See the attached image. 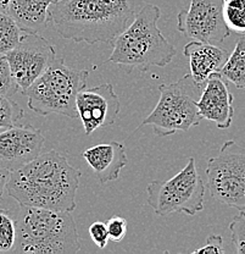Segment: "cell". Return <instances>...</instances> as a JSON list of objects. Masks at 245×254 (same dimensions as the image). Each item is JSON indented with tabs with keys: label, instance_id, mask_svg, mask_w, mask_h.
<instances>
[{
	"label": "cell",
	"instance_id": "1",
	"mask_svg": "<svg viewBox=\"0 0 245 254\" xmlns=\"http://www.w3.org/2000/svg\"><path fill=\"white\" fill-rule=\"evenodd\" d=\"M82 174L64 153L49 150L10 174L6 192L18 205L73 211Z\"/></svg>",
	"mask_w": 245,
	"mask_h": 254
},
{
	"label": "cell",
	"instance_id": "2",
	"mask_svg": "<svg viewBox=\"0 0 245 254\" xmlns=\"http://www.w3.org/2000/svg\"><path fill=\"white\" fill-rule=\"evenodd\" d=\"M136 0H57L49 20L57 33L76 43L112 44L136 15Z\"/></svg>",
	"mask_w": 245,
	"mask_h": 254
},
{
	"label": "cell",
	"instance_id": "3",
	"mask_svg": "<svg viewBox=\"0 0 245 254\" xmlns=\"http://www.w3.org/2000/svg\"><path fill=\"white\" fill-rule=\"evenodd\" d=\"M161 11L154 4H146L122 33L112 42L109 63L146 71L151 66L163 67L176 57V48L157 26Z\"/></svg>",
	"mask_w": 245,
	"mask_h": 254
},
{
	"label": "cell",
	"instance_id": "4",
	"mask_svg": "<svg viewBox=\"0 0 245 254\" xmlns=\"http://www.w3.org/2000/svg\"><path fill=\"white\" fill-rule=\"evenodd\" d=\"M17 241L14 253L73 254L81 240L70 211L20 205L15 211Z\"/></svg>",
	"mask_w": 245,
	"mask_h": 254
},
{
	"label": "cell",
	"instance_id": "5",
	"mask_svg": "<svg viewBox=\"0 0 245 254\" xmlns=\"http://www.w3.org/2000/svg\"><path fill=\"white\" fill-rule=\"evenodd\" d=\"M88 70L67 66L64 59H56L28 88L22 91L31 110L41 116L59 114L70 119L78 118L76 98L86 88Z\"/></svg>",
	"mask_w": 245,
	"mask_h": 254
},
{
	"label": "cell",
	"instance_id": "6",
	"mask_svg": "<svg viewBox=\"0 0 245 254\" xmlns=\"http://www.w3.org/2000/svg\"><path fill=\"white\" fill-rule=\"evenodd\" d=\"M191 73L175 83L161 84V95L154 110L147 116L139 127L151 126L156 136L166 137L178 131H188L202 120L196 108V95L201 93Z\"/></svg>",
	"mask_w": 245,
	"mask_h": 254
},
{
	"label": "cell",
	"instance_id": "7",
	"mask_svg": "<svg viewBox=\"0 0 245 254\" xmlns=\"http://www.w3.org/2000/svg\"><path fill=\"white\" fill-rule=\"evenodd\" d=\"M147 192V203L157 216L173 213L193 216L204 209L205 185L194 158H189L186 166L172 179L150 182Z\"/></svg>",
	"mask_w": 245,
	"mask_h": 254
},
{
	"label": "cell",
	"instance_id": "8",
	"mask_svg": "<svg viewBox=\"0 0 245 254\" xmlns=\"http://www.w3.org/2000/svg\"><path fill=\"white\" fill-rule=\"evenodd\" d=\"M207 186L217 202L245 210V148L238 143H223L220 153L207 160Z\"/></svg>",
	"mask_w": 245,
	"mask_h": 254
},
{
	"label": "cell",
	"instance_id": "9",
	"mask_svg": "<svg viewBox=\"0 0 245 254\" xmlns=\"http://www.w3.org/2000/svg\"><path fill=\"white\" fill-rule=\"evenodd\" d=\"M55 47L39 33L22 32L20 42L6 55L10 72L18 89L25 91L55 60Z\"/></svg>",
	"mask_w": 245,
	"mask_h": 254
},
{
	"label": "cell",
	"instance_id": "10",
	"mask_svg": "<svg viewBox=\"0 0 245 254\" xmlns=\"http://www.w3.org/2000/svg\"><path fill=\"white\" fill-rule=\"evenodd\" d=\"M223 0H192L177 16L181 33L193 41L221 46L231 34L222 14Z\"/></svg>",
	"mask_w": 245,
	"mask_h": 254
},
{
	"label": "cell",
	"instance_id": "11",
	"mask_svg": "<svg viewBox=\"0 0 245 254\" xmlns=\"http://www.w3.org/2000/svg\"><path fill=\"white\" fill-rule=\"evenodd\" d=\"M78 118L86 136L94 131L114 125L121 110V102L111 83H101L89 89H82L76 98Z\"/></svg>",
	"mask_w": 245,
	"mask_h": 254
},
{
	"label": "cell",
	"instance_id": "12",
	"mask_svg": "<svg viewBox=\"0 0 245 254\" xmlns=\"http://www.w3.org/2000/svg\"><path fill=\"white\" fill-rule=\"evenodd\" d=\"M46 137L31 125L11 126L0 132V166L10 173L42 154Z\"/></svg>",
	"mask_w": 245,
	"mask_h": 254
},
{
	"label": "cell",
	"instance_id": "13",
	"mask_svg": "<svg viewBox=\"0 0 245 254\" xmlns=\"http://www.w3.org/2000/svg\"><path fill=\"white\" fill-rule=\"evenodd\" d=\"M196 108L200 118L212 121L218 128L231 127L234 116L233 94L220 72H213L207 78L196 100Z\"/></svg>",
	"mask_w": 245,
	"mask_h": 254
},
{
	"label": "cell",
	"instance_id": "14",
	"mask_svg": "<svg viewBox=\"0 0 245 254\" xmlns=\"http://www.w3.org/2000/svg\"><path fill=\"white\" fill-rule=\"evenodd\" d=\"M94 175L101 185L116 181L121 170L127 165L128 158L126 147L120 142L100 143L82 153Z\"/></svg>",
	"mask_w": 245,
	"mask_h": 254
},
{
	"label": "cell",
	"instance_id": "15",
	"mask_svg": "<svg viewBox=\"0 0 245 254\" xmlns=\"http://www.w3.org/2000/svg\"><path fill=\"white\" fill-rule=\"evenodd\" d=\"M184 57L188 58L191 76L199 87H204L213 72H218L228 58L227 50L220 46L192 41L184 47Z\"/></svg>",
	"mask_w": 245,
	"mask_h": 254
},
{
	"label": "cell",
	"instance_id": "16",
	"mask_svg": "<svg viewBox=\"0 0 245 254\" xmlns=\"http://www.w3.org/2000/svg\"><path fill=\"white\" fill-rule=\"evenodd\" d=\"M57 0H11L6 12L22 32L39 33L47 28L49 9Z\"/></svg>",
	"mask_w": 245,
	"mask_h": 254
},
{
	"label": "cell",
	"instance_id": "17",
	"mask_svg": "<svg viewBox=\"0 0 245 254\" xmlns=\"http://www.w3.org/2000/svg\"><path fill=\"white\" fill-rule=\"evenodd\" d=\"M218 72L238 89L245 88V36L239 37L233 52Z\"/></svg>",
	"mask_w": 245,
	"mask_h": 254
},
{
	"label": "cell",
	"instance_id": "18",
	"mask_svg": "<svg viewBox=\"0 0 245 254\" xmlns=\"http://www.w3.org/2000/svg\"><path fill=\"white\" fill-rule=\"evenodd\" d=\"M17 241L15 211L0 209V254L14 253Z\"/></svg>",
	"mask_w": 245,
	"mask_h": 254
},
{
	"label": "cell",
	"instance_id": "19",
	"mask_svg": "<svg viewBox=\"0 0 245 254\" xmlns=\"http://www.w3.org/2000/svg\"><path fill=\"white\" fill-rule=\"evenodd\" d=\"M222 14L229 31L245 36V0L223 1Z\"/></svg>",
	"mask_w": 245,
	"mask_h": 254
},
{
	"label": "cell",
	"instance_id": "20",
	"mask_svg": "<svg viewBox=\"0 0 245 254\" xmlns=\"http://www.w3.org/2000/svg\"><path fill=\"white\" fill-rule=\"evenodd\" d=\"M22 31L7 12L0 11V57H5L20 42Z\"/></svg>",
	"mask_w": 245,
	"mask_h": 254
},
{
	"label": "cell",
	"instance_id": "21",
	"mask_svg": "<svg viewBox=\"0 0 245 254\" xmlns=\"http://www.w3.org/2000/svg\"><path fill=\"white\" fill-rule=\"evenodd\" d=\"M23 109L11 97L0 94V128L15 126L23 118Z\"/></svg>",
	"mask_w": 245,
	"mask_h": 254
},
{
	"label": "cell",
	"instance_id": "22",
	"mask_svg": "<svg viewBox=\"0 0 245 254\" xmlns=\"http://www.w3.org/2000/svg\"><path fill=\"white\" fill-rule=\"evenodd\" d=\"M232 242L238 254H245V210H239L238 215L229 224Z\"/></svg>",
	"mask_w": 245,
	"mask_h": 254
},
{
	"label": "cell",
	"instance_id": "23",
	"mask_svg": "<svg viewBox=\"0 0 245 254\" xmlns=\"http://www.w3.org/2000/svg\"><path fill=\"white\" fill-rule=\"evenodd\" d=\"M18 91V87L12 79L9 64L5 57H0V94L12 97Z\"/></svg>",
	"mask_w": 245,
	"mask_h": 254
},
{
	"label": "cell",
	"instance_id": "24",
	"mask_svg": "<svg viewBox=\"0 0 245 254\" xmlns=\"http://www.w3.org/2000/svg\"><path fill=\"white\" fill-rule=\"evenodd\" d=\"M107 235H109V240L112 242L118 243L123 241L127 234V221L123 219L122 216H112L106 222Z\"/></svg>",
	"mask_w": 245,
	"mask_h": 254
},
{
	"label": "cell",
	"instance_id": "25",
	"mask_svg": "<svg viewBox=\"0 0 245 254\" xmlns=\"http://www.w3.org/2000/svg\"><path fill=\"white\" fill-rule=\"evenodd\" d=\"M89 236L94 245L98 246L100 250H104L106 247L107 242H109V235H107L106 224L102 221H96L89 226Z\"/></svg>",
	"mask_w": 245,
	"mask_h": 254
},
{
	"label": "cell",
	"instance_id": "26",
	"mask_svg": "<svg viewBox=\"0 0 245 254\" xmlns=\"http://www.w3.org/2000/svg\"><path fill=\"white\" fill-rule=\"evenodd\" d=\"M193 254H222L223 250V238L220 235L212 234L206 238V242L202 247L192 252Z\"/></svg>",
	"mask_w": 245,
	"mask_h": 254
},
{
	"label": "cell",
	"instance_id": "27",
	"mask_svg": "<svg viewBox=\"0 0 245 254\" xmlns=\"http://www.w3.org/2000/svg\"><path fill=\"white\" fill-rule=\"evenodd\" d=\"M10 171L4 169L2 166H0V200L2 199L4 197V193L6 190V185L7 181H9V177H10Z\"/></svg>",
	"mask_w": 245,
	"mask_h": 254
},
{
	"label": "cell",
	"instance_id": "28",
	"mask_svg": "<svg viewBox=\"0 0 245 254\" xmlns=\"http://www.w3.org/2000/svg\"><path fill=\"white\" fill-rule=\"evenodd\" d=\"M10 1H11V0H0V11L6 12Z\"/></svg>",
	"mask_w": 245,
	"mask_h": 254
},
{
	"label": "cell",
	"instance_id": "29",
	"mask_svg": "<svg viewBox=\"0 0 245 254\" xmlns=\"http://www.w3.org/2000/svg\"><path fill=\"white\" fill-rule=\"evenodd\" d=\"M223 1H226V0H223Z\"/></svg>",
	"mask_w": 245,
	"mask_h": 254
}]
</instances>
